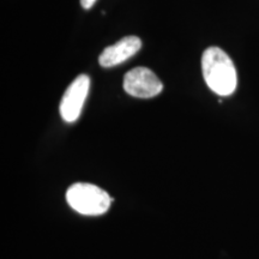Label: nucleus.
Instances as JSON below:
<instances>
[{"label":"nucleus","mask_w":259,"mask_h":259,"mask_svg":"<svg viewBox=\"0 0 259 259\" xmlns=\"http://www.w3.org/2000/svg\"><path fill=\"white\" fill-rule=\"evenodd\" d=\"M202 71L206 85L220 96H229L238 85V74L228 54L220 47H209L202 57Z\"/></svg>","instance_id":"nucleus-1"},{"label":"nucleus","mask_w":259,"mask_h":259,"mask_svg":"<svg viewBox=\"0 0 259 259\" xmlns=\"http://www.w3.org/2000/svg\"><path fill=\"white\" fill-rule=\"evenodd\" d=\"M67 204L80 215L100 216L111 208L112 198L105 190L87 183H77L66 192Z\"/></svg>","instance_id":"nucleus-2"},{"label":"nucleus","mask_w":259,"mask_h":259,"mask_svg":"<svg viewBox=\"0 0 259 259\" xmlns=\"http://www.w3.org/2000/svg\"><path fill=\"white\" fill-rule=\"evenodd\" d=\"M124 89L134 97L150 99L162 92L163 84L153 71L139 66L125 74Z\"/></svg>","instance_id":"nucleus-3"},{"label":"nucleus","mask_w":259,"mask_h":259,"mask_svg":"<svg viewBox=\"0 0 259 259\" xmlns=\"http://www.w3.org/2000/svg\"><path fill=\"white\" fill-rule=\"evenodd\" d=\"M89 88L90 78L87 74H79L70 84L60 102V115L65 121L74 122L79 118Z\"/></svg>","instance_id":"nucleus-4"},{"label":"nucleus","mask_w":259,"mask_h":259,"mask_svg":"<svg viewBox=\"0 0 259 259\" xmlns=\"http://www.w3.org/2000/svg\"><path fill=\"white\" fill-rule=\"evenodd\" d=\"M141 47V38L137 36H126L112 46L106 47L105 51L100 54L99 63L103 67L115 66L134 57Z\"/></svg>","instance_id":"nucleus-5"},{"label":"nucleus","mask_w":259,"mask_h":259,"mask_svg":"<svg viewBox=\"0 0 259 259\" xmlns=\"http://www.w3.org/2000/svg\"><path fill=\"white\" fill-rule=\"evenodd\" d=\"M95 2L96 0H80V5H82L85 10H88L95 4Z\"/></svg>","instance_id":"nucleus-6"}]
</instances>
